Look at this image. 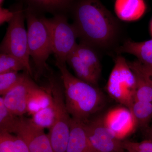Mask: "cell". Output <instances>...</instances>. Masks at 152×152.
<instances>
[{
    "mask_svg": "<svg viewBox=\"0 0 152 152\" xmlns=\"http://www.w3.org/2000/svg\"><path fill=\"white\" fill-rule=\"evenodd\" d=\"M69 10L81 42L100 49L114 43L118 32V21L100 0H75Z\"/></svg>",
    "mask_w": 152,
    "mask_h": 152,
    "instance_id": "obj_1",
    "label": "cell"
},
{
    "mask_svg": "<svg viewBox=\"0 0 152 152\" xmlns=\"http://www.w3.org/2000/svg\"><path fill=\"white\" fill-rule=\"evenodd\" d=\"M61 73L66 106L72 118L83 122L100 110L104 98L100 91L74 76L66 63H56Z\"/></svg>",
    "mask_w": 152,
    "mask_h": 152,
    "instance_id": "obj_2",
    "label": "cell"
},
{
    "mask_svg": "<svg viewBox=\"0 0 152 152\" xmlns=\"http://www.w3.org/2000/svg\"><path fill=\"white\" fill-rule=\"evenodd\" d=\"M25 16L27 23L28 46L36 70V79L39 78L47 68V61L53 53L50 32L39 13L26 7Z\"/></svg>",
    "mask_w": 152,
    "mask_h": 152,
    "instance_id": "obj_3",
    "label": "cell"
},
{
    "mask_svg": "<svg viewBox=\"0 0 152 152\" xmlns=\"http://www.w3.org/2000/svg\"><path fill=\"white\" fill-rule=\"evenodd\" d=\"M54 109L53 124L48 134L54 152H66L69 141L72 117L66 106L63 85L53 77L49 78Z\"/></svg>",
    "mask_w": 152,
    "mask_h": 152,
    "instance_id": "obj_4",
    "label": "cell"
},
{
    "mask_svg": "<svg viewBox=\"0 0 152 152\" xmlns=\"http://www.w3.org/2000/svg\"><path fill=\"white\" fill-rule=\"evenodd\" d=\"M12 10L14 16L9 23L5 36L1 43V53L9 54L18 58L24 65L26 72L32 77L33 73L30 63L27 30L24 24L25 9L20 4Z\"/></svg>",
    "mask_w": 152,
    "mask_h": 152,
    "instance_id": "obj_5",
    "label": "cell"
},
{
    "mask_svg": "<svg viewBox=\"0 0 152 152\" xmlns=\"http://www.w3.org/2000/svg\"><path fill=\"white\" fill-rule=\"evenodd\" d=\"M106 88L112 98L132 111L135 100L137 80L134 71L122 56L115 59Z\"/></svg>",
    "mask_w": 152,
    "mask_h": 152,
    "instance_id": "obj_6",
    "label": "cell"
},
{
    "mask_svg": "<svg viewBox=\"0 0 152 152\" xmlns=\"http://www.w3.org/2000/svg\"><path fill=\"white\" fill-rule=\"evenodd\" d=\"M42 18L50 32L56 63H66L68 56L77 44L78 36L73 25L69 23L63 13L56 14L50 18Z\"/></svg>",
    "mask_w": 152,
    "mask_h": 152,
    "instance_id": "obj_7",
    "label": "cell"
},
{
    "mask_svg": "<svg viewBox=\"0 0 152 152\" xmlns=\"http://www.w3.org/2000/svg\"><path fill=\"white\" fill-rule=\"evenodd\" d=\"M88 137L96 152H124V144L116 138L104 123L103 117L85 122Z\"/></svg>",
    "mask_w": 152,
    "mask_h": 152,
    "instance_id": "obj_8",
    "label": "cell"
},
{
    "mask_svg": "<svg viewBox=\"0 0 152 152\" xmlns=\"http://www.w3.org/2000/svg\"><path fill=\"white\" fill-rule=\"evenodd\" d=\"M15 134L24 141L31 152H54L48 135L31 119L20 116Z\"/></svg>",
    "mask_w": 152,
    "mask_h": 152,
    "instance_id": "obj_9",
    "label": "cell"
},
{
    "mask_svg": "<svg viewBox=\"0 0 152 152\" xmlns=\"http://www.w3.org/2000/svg\"><path fill=\"white\" fill-rule=\"evenodd\" d=\"M30 77L25 72L21 80L2 96L7 108L18 116H22L27 113L29 98L33 90L37 86Z\"/></svg>",
    "mask_w": 152,
    "mask_h": 152,
    "instance_id": "obj_10",
    "label": "cell"
},
{
    "mask_svg": "<svg viewBox=\"0 0 152 152\" xmlns=\"http://www.w3.org/2000/svg\"><path fill=\"white\" fill-rule=\"evenodd\" d=\"M103 118L109 130L121 140L131 134L137 126L132 112L125 107L114 108Z\"/></svg>",
    "mask_w": 152,
    "mask_h": 152,
    "instance_id": "obj_11",
    "label": "cell"
},
{
    "mask_svg": "<svg viewBox=\"0 0 152 152\" xmlns=\"http://www.w3.org/2000/svg\"><path fill=\"white\" fill-rule=\"evenodd\" d=\"M66 152H96L88 137L85 123L73 118Z\"/></svg>",
    "mask_w": 152,
    "mask_h": 152,
    "instance_id": "obj_12",
    "label": "cell"
},
{
    "mask_svg": "<svg viewBox=\"0 0 152 152\" xmlns=\"http://www.w3.org/2000/svg\"><path fill=\"white\" fill-rule=\"evenodd\" d=\"M145 0H115L114 11L121 20L132 22L138 20L146 12Z\"/></svg>",
    "mask_w": 152,
    "mask_h": 152,
    "instance_id": "obj_13",
    "label": "cell"
},
{
    "mask_svg": "<svg viewBox=\"0 0 152 152\" xmlns=\"http://www.w3.org/2000/svg\"><path fill=\"white\" fill-rule=\"evenodd\" d=\"M66 63L73 70L77 78L97 87L100 76L85 64L74 51L69 55Z\"/></svg>",
    "mask_w": 152,
    "mask_h": 152,
    "instance_id": "obj_14",
    "label": "cell"
},
{
    "mask_svg": "<svg viewBox=\"0 0 152 152\" xmlns=\"http://www.w3.org/2000/svg\"><path fill=\"white\" fill-rule=\"evenodd\" d=\"M73 51L85 64L100 76L102 66L94 48L81 42L77 44Z\"/></svg>",
    "mask_w": 152,
    "mask_h": 152,
    "instance_id": "obj_15",
    "label": "cell"
},
{
    "mask_svg": "<svg viewBox=\"0 0 152 152\" xmlns=\"http://www.w3.org/2000/svg\"><path fill=\"white\" fill-rule=\"evenodd\" d=\"M53 103L50 89L44 90L37 86L30 95L28 102L27 113L32 115Z\"/></svg>",
    "mask_w": 152,
    "mask_h": 152,
    "instance_id": "obj_16",
    "label": "cell"
},
{
    "mask_svg": "<svg viewBox=\"0 0 152 152\" xmlns=\"http://www.w3.org/2000/svg\"><path fill=\"white\" fill-rule=\"evenodd\" d=\"M20 116L11 113L5 105L2 97L0 98V132L15 133L16 132Z\"/></svg>",
    "mask_w": 152,
    "mask_h": 152,
    "instance_id": "obj_17",
    "label": "cell"
},
{
    "mask_svg": "<svg viewBox=\"0 0 152 152\" xmlns=\"http://www.w3.org/2000/svg\"><path fill=\"white\" fill-rule=\"evenodd\" d=\"M132 112L137 126L141 128L146 127L152 119V103L135 101Z\"/></svg>",
    "mask_w": 152,
    "mask_h": 152,
    "instance_id": "obj_18",
    "label": "cell"
},
{
    "mask_svg": "<svg viewBox=\"0 0 152 152\" xmlns=\"http://www.w3.org/2000/svg\"><path fill=\"white\" fill-rule=\"evenodd\" d=\"M31 120L36 125L42 129H51L54 121V109L53 104L41 109L33 114Z\"/></svg>",
    "mask_w": 152,
    "mask_h": 152,
    "instance_id": "obj_19",
    "label": "cell"
},
{
    "mask_svg": "<svg viewBox=\"0 0 152 152\" xmlns=\"http://www.w3.org/2000/svg\"><path fill=\"white\" fill-rule=\"evenodd\" d=\"M27 7L40 13L42 12L53 13L55 15L64 12L57 0H24Z\"/></svg>",
    "mask_w": 152,
    "mask_h": 152,
    "instance_id": "obj_20",
    "label": "cell"
},
{
    "mask_svg": "<svg viewBox=\"0 0 152 152\" xmlns=\"http://www.w3.org/2000/svg\"><path fill=\"white\" fill-rule=\"evenodd\" d=\"M137 80L136 101L152 103V86L138 71L132 69Z\"/></svg>",
    "mask_w": 152,
    "mask_h": 152,
    "instance_id": "obj_21",
    "label": "cell"
},
{
    "mask_svg": "<svg viewBox=\"0 0 152 152\" xmlns=\"http://www.w3.org/2000/svg\"><path fill=\"white\" fill-rule=\"evenodd\" d=\"M21 70H24L26 72L25 66L20 60L12 55L1 53L0 74Z\"/></svg>",
    "mask_w": 152,
    "mask_h": 152,
    "instance_id": "obj_22",
    "label": "cell"
},
{
    "mask_svg": "<svg viewBox=\"0 0 152 152\" xmlns=\"http://www.w3.org/2000/svg\"><path fill=\"white\" fill-rule=\"evenodd\" d=\"M24 75L17 72L0 74V94L3 96L12 89L21 80Z\"/></svg>",
    "mask_w": 152,
    "mask_h": 152,
    "instance_id": "obj_23",
    "label": "cell"
},
{
    "mask_svg": "<svg viewBox=\"0 0 152 152\" xmlns=\"http://www.w3.org/2000/svg\"><path fill=\"white\" fill-rule=\"evenodd\" d=\"M125 150L133 152H152V140H145L140 142H123Z\"/></svg>",
    "mask_w": 152,
    "mask_h": 152,
    "instance_id": "obj_24",
    "label": "cell"
},
{
    "mask_svg": "<svg viewBox=\"0 0 152 152\" xmlns=\"http://www.w3.org/2000/svg\"><path fill=\"white\" fill-rule=\"evenodd\" d=\"M132 69L139 72L152 86V66L141 62L138 60L129 63Z\"/></svg>",
    "mask_w": 152,
    "mask_h": 152,
    "instance_id": "obj_25",
    "label": "cell"
},
{
    "mask_svg": "<svg viewBox=\"0 0 152 152\" xmlns=\"http://www.w3.org/2000/svg\"><path fill=\"white\" fill-rule=\"evenodd\" d=\"M14 137L10 133L0 132V152H14Z\"/></svg>",
    "mask_w": 152,
    "mask_h": 152,
    "instance_id": "obj_26",
    "label": "cell"
},
{
    "mask_svg": "<svg viewBox=\"0 0 152 152\" xmlns=\"http://www.w3.org/2000/svg\"><path fill=\"white\" fill-rule=\"evenodd\" d=\"M14 12L12 9L4 8L1 6L0 7V24L3 25L5 23H9L14 16Z\"/></svg>",
    "mask_w": 152,
    "mask_h": 152,
    "instance_id": "obj_27",
    "label": "cell"
},
{
    "mask_svg": "<svg viewBox=\"0 0 152 152\" xmlns=\"http://www.w3.org/2000/svg\"><path fill=\"white\" fill-rule=\"evenodd\" d=\"M13 150L14 152H31L24 141L17 135L14 137Z\"/></svg>",
    "mask_w": 152,
    "mask_h": 152,
    "instance_id": "obj_28",
    "label": "cell"
},
{
    "mask_svg": "<svg viewBox=\"0 0 152 152\" xmlns=\"http://www.w3.org/2000/svg\"><path fill=\"white\" fill-rule=\"evenodd\" d=\"M64 11L69 10L75 0H57Z\"/></svg>",
    "mask_w": 152,
    "mask_h": 152,
    "instance_id": "obj_29",
    "label": "cell"
},
{
    "mask_svg": "<svg viewBox=\"0 0 152 152\" xmlns=\"http://www.w3.org/2000/svg\"><path fill=\"white\" fill-rule=\"evenodd\" d=\"M149 137L150 140H152V123L151 126V128L149 130Z\"/></svg>",
    "mask_w": 152,
    "mask_h": 152,
    "instance_id": "obj_30",
    "label": "cell"
},
{
    "mask_svg": "<svg viewBox=\"0 0 152 152\" xmlns=\"http://www.w3.org/2000/svg\"><path fill=\"white\" fill-rule=\"evenodd\" d=\"M150 32L151 36L152 37V19L150 24Z\"/></svg>",
    "mask_w": 152,
    "mask_h": 152,
    "instance_id": "obj_31",
    "label": "cell"
},
{
    "mask_svg": "<svg viewBox=\"0 0 152 152\" xmlns=\"http://www.w3.org/2000/svg\"><path fill=\"white\" fill-rule=\"evenodd\" d=\"M4 0H0V4H1V5L2 4L3 2H4Z\"/></svg>",
    "mask_w": 152,
    "mask_h": 152,
    "instance_id": "obj_32",
    "label": "cell"
},
{
    "mask_svg": "<svg viewBox=\"0 0 152 152\" xmlns=\"http://www.w3.org/2000/svg\"><path fill=\"white\" fill-rule=\"evenodd\" d=\"M126 151L127 152H133L132 151H130V150H126Z\"/></svg>",
    "mask_w": 152,
    "mask_h": 152,
    "instance_id": "obj_33",
    "label": "cell"
}]
</instances>
